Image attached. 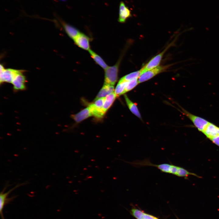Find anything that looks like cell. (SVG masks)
<instances>
[{
	"mask_svg": "<svg viewBox=\"0 0 219 219\" xmlns=\"http://www.w3.org/2000/svg\"><path fill=\"white\" fill-rule=\"evenodd\" d=\"M24 184V183H22L17 185L6 192H4V189L1 192L0 194V214L2 219H5L3 213V209L5 204L9 200L7 198L9 194L14 189Z\"/></svg>",
	"mask_w": 219,
	"mask_h": 219,
	"instance_id": "30bf717a",
	"label": "cell"
},
{
	"mask_svg": "<svg viewBox=\"0 0 219 219\" xmlns=\"http://www.w3.org/2000/svg\"><path fill=\"white\" fill-rule=\"evenodd\" d=\"M124 97L127 106L130 111L137 117L141 119V116L137 105L130 100L126 95H124Z\"/></svg>",
	"mask_w": 219,
	"mask_h": 219,
	"instance_id": "5bb4252c",
	"label": "cell"
},
{
	"mask_svg": "<svg viewBox=\"0 0 219 219\" xmlns=\"http://www.w3.org/2000/svg\"><path fill=\"white\" fill-rule=\"evenodd\" d=\"M89 51L91 57L98 65L105 70L108 67L107 64L99 56L91 50Z\"/></svg>",
	"mask_w": 219,
	"mask_h": 219,
	"instance_id": "e0dca14e",
	"label": "cell"
},
{
	"mask_svg": "<svg viewBox=\"0 0 219 219\" xmlns=\"http://www.w3.org/2000/svg\"><path fill=\"white\" fill-rule=\"evenodd\" d=\"M120 62L119 61L114 65L108 67L106 69L104 84L113 85L118 79Z\"/></svg>",
	"mask_w": 219,
	"mask_h": 219,
	"instance_id": "6da1fadb",
	"label": "cell"
},
{
	"mask_svg": "<svg viewBox=\"0 0 219 219\" xmlns=\"http://www.w3.org/2000/svg\"><path fill=\"white\" fill-rule=\"evenodd\" d=\"M202 133L210 139L219 135V127L209 122Z\"/></svg>",
	"mask_w": 219,
	"mask_h": 219,
	"instance_id": "9c48e42d",
	"label": "cell"
},
{
	"mask_svg": "<svg viewBox=\"0 0 219 219\" xmlns=\"http://www.w3.org/2000/svg\"><path fill=\"white\" fill-rule=\"evenodd\" d=\"M60 0L62 1H65L66 0Z\"/></svg>",
	"mask_w": 219,
	"mask_h": 219,
	"instance_id": "d4e9b609",
	"label": "cell"
},
{
	"mask_svg": "<svg viewBox=\"0 0 219 219\" xmlns=\"http://www.w3.org/2000/svg\"><path fill=\"white\" fill-rule=\"evenodd\" d=\"M169 47H168L161 53L154 57L141 69V75L148 71L157 67L160 64L164 54Z\"/></svg>",
	"mask_w": 219,
	"mask_h": 219,
	"instance_id": "8992f818",
	"label": "cell"
},
{
	"mask_svg": "<svg viewBox=\"0 0 219 219\" xmlns=\"http://www.w3.org/2000/svg\"><path fill=\"white\" fill-rule=\"evenodd\" d=\"M20 70L11 68H5L2 64H0V83H11L15 75Z\"/></svg>",
	"mask_w": 219,
	"mask_h": 219,
	"instance_id": "3957f363",
	"label": "cell"
},
{
	"mask_svg": "<svg viewBox=\"0 0 219 219\" xmlns=\"http://www.w3.org/2000/svg\"><path fill=\"white\" fill-rule=\"evenodd\" d=\"M143 217L144 219H158L157 217L145 213H144Z\"/></svg>",
	"mask_w": 219,
	"mask_h": 219,
	"instance_id": "cb8c5ba5",
	"label": "cell"
},
{
	"mask_svg": "<svg viewBox=\"0 0 219 219\" xmlns=\"http://www.w3.org/2000/svg\"><path fill=\"white\" fill-rule=\"evenodd\" d=\"M74 40L78 46L86 50L90 49L89 38L84 34L80 33Z\"/></svg>",
	"mask_w": 219,
	"mask_h": 219,
	"instance_id": "ba28073f",
	"label": "cell"
},
{
	"mask_svg": "<svg viewBox=\"0 0 219 219\" xmlns=\"http://www.w3.org/2000/svg\"><path fill=\"white\" fill-rule=\"evenodd\" d=\"M141 73V71L140 70L128 74L121 78L126 81H129L134 78H138Z\"/></svg>",
	"mask_w": 219,
	"mask_h": 219,
	"instance_id": "d6986e66",
	"label": "cell"
},
{
	"mask_svg": "<svg viewBox=\"0 0 219 219\" xmlns=\"http://www.w3.org/2000/svg\"><path fill=\"white\" fill-rule=\"evenodd\" d=\"M105 99L106 97L100 98L98 99L95 100L93 104L95 106L97 109L103 110V107Z\"/></svg>",
	"mask_w": 219,
	"mask_h": 219,
	"instance_id": "44dd1931",
	"label": "cell"
},
{
	"mask_svg": "<svg viewBox=\"0 0 219 219\" xmlns=\"http://www.w3.org/2000/svg\"><path fill=\"white\" fill-rule=\"evenodd\" d=\"M114 90V87L113 85L104 84L97 94L95 99V100L100 98L105 97L107 95L113 92Z\"/></svg>",
	"mask_w": 219,
	"mask_h": 219,
	"instance_id": "4fadbf2b",
	"label": "cell"
},
{
	"mask_svg": "<svg viewBox=\"0 0 219 219\" xmlns=\"http://www.w3.org/2000/svg\"><path fill=\"white\" fill-rule=\"evenodd\" d=\"M132 214L137 219H144L143 215L144 213L137 209H133L131 210Z\"/></svg>",
	"mask_w": 219,
	"mask_h": 219,
	"instance_id": "7402d4cb",
	"label": "cell"
},
{
	"mask_svg": "<svg viewBox=\"0 0 219 219\" xmlns=\"http://www.w3.org/2000/svg\"><path fill=\"white\" fill-rule=\"evenodd\" d=\"M25 71L24 70H20L13 78L11 84L13 85V89L15 91L25 89L26 80V77L24 75Z\"/></svg>",
	"mask_w": 219,
	"mask_h": 219,
	"instance_id": "277c9868",
	"label": "cell"
},
{
	"mask_svg": "<svg viewBox=\"0 0 219 219\" xmlns=\"http://www.w3.org/2000/svg\"><path fill=\"white\" fill-rule=\"evenodd\" d=\"M62 26L68 36L73 40L80 33L74 27L66 23L61 21Z\"/></svg>",
	"mask_w": 219,
	"mask_h": 219,
	"instance_id": "7c38bea8",
	"label": "cell"
},
{
	"mask_svg": "<svg viewBox=\"0 0 219 219\" xmlns=\"http://www.w3.org/2000/svg\"><path fill=\"white\" fill-rule=\"evenodd\" d=\"M128 81H126L121 78L119 80L115 90L117 97L125 93L126 87Z\"/></svg>",
	"mask_w": 219,
	"mask_h": 219,
	"instance_id": "2e32d148",
	"label": "cell"
},
{
	"mask_svg": "<svg viewBox=\"0 0 219 219\" xmlns=\"http://www.w3.org/2000/svg\"><path fill=\"white\" fill-rule=\"evenodd\" d=\"M181 108L183 113L191 120L199 131L203 132L209 122L203 118L193 115L183 108Z\"/></svg>",
	"mask_w": 219,
	"mask_h": 219,
	"instance_id": "7a4b0ae2",
	"label": "cell"
},
{
	"mask_svg": "<svg viewBox=\"0 0 219 219\" xmlns=\"http://www.w3.org/2000/svg\"><path fill=\"white\" fill-rule=\"evenodd\" d=\"M88 107L92 112V116L97 118H102L105 114L103 110L96 108L93 103L90 104Z\"/></svg>",
	"mask_w": 219,
	"mask_h": 219,
	"instance_id": "ac0fdd59",
	"label": "cell"
},
{
	"mask_svg": "<svg viewBox=\"0 0 219 219\" xmlns=\"http://www.w3.org/2000/svg\"><path fill=\"white\" fill-rule=\"evenodd\" d=\"M116 97L114 92L106 96L103 107V110L105 113L111 106Z\"/></svg>",
	"mask_w": 219,
	"mask_h": 219,
	"instance_id": "9a60e30c",
	"label": "cell"
},
{
	"mask_svg": "<svg viewBox=\"0 0 219 219\" xmlns=\"http://www.w3.org/2000/svg\"><path fill=\"white\" fill-rule=\"evenodd\" d=\"M165 66H158L148 71L141 75L138 78V83H141L151 78L158 74L162 72L166 69Z\"/></svg>",
	"mask_w": 219,
	"mask_h": 219,
	"instance_id": "5b68a950",
	"label": "cell"
},
{
	"mask_svg": "<svg viewBox=\"0 0 219 219\" xmlns=\"http://www.w3.org/2000/svg\"><path fill=\"white\" fill-rule=\"evenodd\" d=\"M132 16L131 12L129 8L123 1L120 2L119 8V22L124 23Z\"/></svg>",
	"mask_w": 219,
	"mask_h": 219,
	"instance_id": "52a82bcc",
	"label": "cell"
},
{
	"mask_svg": "<svg viewBox=\"0 0 219 219\" xmlns=\"http://www.w3.org/2000/svg\"><path fill=\"white\" fill-rule=\"evenodd\" d=\"M92 116V112L88 107L77 114L72 115L71 117L76 122L78 123Z\"/></svg>",
	"mask_w": 219,
	"mask_h": 219,
	"instance_id": "8fae6325",
	"label": "cell"
},
{
	"mask_svg": "<svg viewBox=\"0 0 219 219\" xmlns=\"http://www.w3.org/2000/svg\"><path fill=\"white\" fill-rule=\"evenodd\" d=\"M214 144L219 147V135L210 139Z\"/></svg>",
	"mask_w": 219,
	"mask_h": 219,
	"instance_id": "603a6c76",
	"label": "cell"
},
{
	"mask_svg": "<svg viewBox=\"0 0 219 219\" xmlns=\"http://www.w3.org/2000/svg\"><path fill=\"white\" fill-rule=\"evenodd\" d=\"M138 84V78H134L128 81L126 87L125 93L133 89Z\"/></svg>",
	"mask_w": 219,
	"mask_h": 219,
	"instance_id": "ffe728a7",
	"label": "cell"
}]
</instances>
